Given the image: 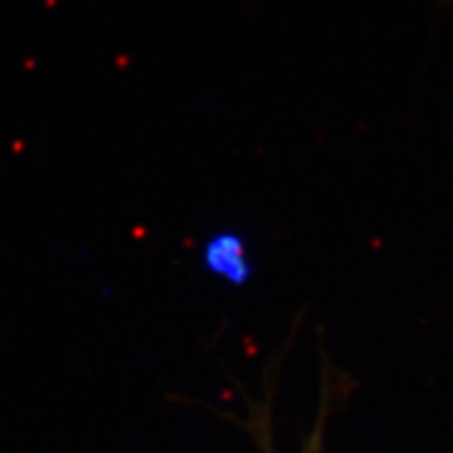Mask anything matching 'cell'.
Wrapping results in <instances>:
<instances>
[{
    "mask_svg": "<svg viewBox=\"0 0 453 453\" xmlns=\"http://www.w3.org/2000/svg\"><path fill=\"white\" fill-rule=\"evenodd\" d=\"M203 265L214 275L223 277L231 283L248 281L252 273L250 263L246 257V243L235 234H219L203 248Z\"/></svg>",
    "mask_w": 453,
    "mask_h": 453,
    "instance_id": "cell-1",
    "label": "cell"
}]
</instances>
